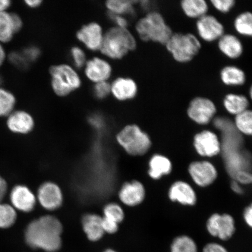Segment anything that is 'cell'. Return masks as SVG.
I'll use <instances>...</instances> for the list:
<instances>
[{"mask_svg":"<svg viewBox=\"0 0 252 252\" xmlns=\"http://www.w3.org/2000/svg\"><path fill=\"white\" fill-rule=\"evenodd\" d=\"M120 200L126 206H135L141 204L146 196V190L141 182L134 181L126 183L119 191Z\"/></svg>","mask_w":252,"mask_h":252,"instance_id":"cell-17","label":"cell"},{"mask_svg":"<svg viewBox=\"0 0 252 252\" xmlns=\"http://www.w3.org/2000/svg\"><path fill=\"white\" fill-rule=\"evenodd\" d=\"M8 130L14 134L25 135L32 131L34 120L29 112L24 110H14L7 118Z\"/></svg>","mask_w":252,"mask_h":252,"instance_id":"cell-14","label":"cell"},{"mask_svg":"<svg viewBox=\"0 0 252 252\" xmlns=\"http://www.w3.org/2000/svg\"><path fill=\"white\" fill-rule=\"evenodd\" d=\"M220 78L226 86H239L245 83L246 75L240 68L234 65H228L220 71Z\"/></svg>","mask_w":252,"mask_h":252,"instance_id":"cell-24","label":"cell"},{"mask_svg":"<svg viewBox=\"0 0 252 252\" xmlns=\"http://www.w3.org/2000/svg\"><path fill=\"white\" fill-rule=\"evenodd\" d=\"M2 78H1V76H0V86H1V84L2 83Z\"/></svg>","mask_w":252,"mask_h":252,"instance_id":"cell-52","label":"cell"},{"mask_svg":"<svg viewBox=\"0 0 252 252\" xmlns=\"http://www.w3.org/2000/svg\"><path fill=\"white\" fill-rule=\"evenodd\" d=\"M50 74L53 90L59 96H67L81 86L80 77L70 65H53L50 69Z\"/></svg>","mask_w":252,"mask_h":252,"instance_id":"cell-6","label":"cell"},{"mask_svg":"<svg viewBox=\"0 0 252 252\" xmlns=\"http://www.w3.org/2000/svg\"><path fill=\"white\" fill-rule=\"evenodd\" d=\"M206 228L214 237L223 241H228L235 234V220L228 214H213L207 220Z\"/></svg>","mask_w":252,"mask_h":252,"instance_id":"cell-8","label":"cell"},{"mask_svg":"<svg viewBox=\"0 0 252 252\" xmlns=\"http://www.w3.org/2000/svg\"><path fill=\"white\" fill-rule=\"evenodd\" d=\"M149 168V174L150 177L158 180L163 176L168 175L171 172L172 164L168 158L156 154L151 158Z\"/></svg>","mask_w":252,"mask_h":252,"instance_id":"cell-22","label":"cell"},{"mask_svg":"<svg viewBox=\"0 0 252 252\" xmlns=\"http://www.w3.org/2000/svg\"><path fill=\"white\" fill-rule=\"evenodd\" d=\"M25 3L28 7L34 8L38 7L42 4V1L40 0H27L25 1Z\"/></svg>","mask_w":252,"mask_h":252,"instance_id":"cell-48","label":"cell"},{"mask_svg":"<svg viewBox=\"0 0 252 252\" xmlns=\"http://www.w3.org/2000/svg\"><path fill=\"white\" fill-rule=\"evenodd\" d=\"M223 105L230 114L236 116L248 109L250 102L243 94H228L223 99Z\"/></svg>","mask_w":252,"mask_h":252,"instance_id":"cell-23","label":"cell"},{"mask_svg":"<svg viewBox=\"0 0 252 252\" xmlns=\"http://www.w3.org/2000/svg\"><path fill=\"white\" fill-rule=\"evenodd\" d=\"M181 7L188 17L193 19L203 17L209 10V5L204 0H183Z\"/></svg>","mask_w":252,"mask_h":252,"instance_id":"cell-25","label":"cell"},{"mask_svg":"<svg viewBox=\"0 0 252 252\" xmlns=\"http://www.w3.org/2000/svg\"><path fill=\"white\" fill-rule=\"evenodd\" d=\"M231 188L232 191L237 194H242L244 193V189H242L241 185L235 180L232 182Z\"/></svg>","mask_w":252,"mask_h":252,"instance_id":"cell-46","label":"cell"},{"mask_svg":"<svg viewBox=\"0 0 252 252\" xmlns=\"http://www.w3.org/2000/svg\"><path fill=\"white\" fill-rule=\"evenodd\" d=\"M203 252H228L222 245L215 242L207 244L203 248Z\"/></svg>","mask_w":252,"mask_h":252,"instance_id":"cell-42","label":"cell"},{"mask_svg":"<svg viewBox=\"0 0 252 252\" xmlns=\"http://www.w3.org/2000/svg\"><path fill=\"white\" fill-rule=\"evenodd\" d=\"M140 38L145 42L165 45L172 35V31L161 14L151 11L140 19L135 26Z\"/></svg>","mask_w":252,"mask_h":252,"instance_id":"cell-3","label":"cell"},{"mask_svg":"<svg viewBox=\"0 0 252 252\" xmlns=\"http://www.w3.org/2000/svg\"><path fill=\"white\" fill-rule=\"evenodd\" d=\"M25 58L29 63L37 61L40 55V50L36 46H30L22 52Z\"/></svg>","mask_w":252,"mask_h":252,"instance_id":"cell-38","label":"cell"},{"mask_svg":"<svg viewBox=\"0 0 252 252\" xmlns=\"http://www.w3.org/2000/svg\"><path fill=\"white\" fill-rule=\"evenodd\" d=\"M171 252H198V248L196 242L190 236L181 235L173 239Z\"/></svg>","mask_w":252,"mask_h":252,"instance_id":"cell-30","label":"cell"},{"mask_svg":"<svg viewBox=\"0 0 252 252\" xmlns=\"http://www.w3.org/2000/svg\"><path fill=\"white\" fill-rule=\"evenodd\" d=\"M250 95L251 97V99L252 100V86H251L250 90Z\"/></svg>","mask_w":252,"mask_h":252,"instance_id":"cell-51","label":"cell"},{"mask_svg":"<svg viewBox=\"0 0 252 252\" xmlns=\"http://www.w3.org/2000/svg\"><path fill=\"white\" fill-rule=\"evenodd\" d=\"M8 184L5 179L0 175V202L2 201L8 192Z\"/></svg>","mask_w":252,"mask_h":252,"instance_id":"cell-44","label":"cell"},{"mask_svg":"<svg viewBox=\"0 0 252 252\" xmlns=\"http://www.w3.org/2000/svg\"><path fill=\"white\" fill-rule=\"evenodd\" d=\"M217 113V108L213 100L207 97H194L189 104L188 116L198 125H206L212 121Z\"/></svg>","mask_w":252,"mask_h":252,"instance_id":"cell-7","label":"cell"},{"mask_svg":"<svg viewBox=\"0 0 252 252\" xmlns=\"http://www.w3.org/2000/svg\"><path fill=\"white\" fill-rule=\"evenodd\" d=\"M117 141L126 152L134 156L144 155L151 146L149 135L135 125L123 128L117 135Z\"/></svg>","mask_w":252,"mask_h":252,"instance_id":"cell-5","label":"cell"},{"mask_svg":"<svg viewBox=\"0 0 252 252\" xmlns=\"http://www.w3.org/2000/svg\"><path fill=\"white\" fill-rule=\"evenodd\" d=\"M17 99L11 91L0 87V118H7L14 111Z\"/></svg>","mask_w":252,"mask_h":252,"instance_id":"cell-28","label":"cell"},{"mask_svg":"<svg viewBox=\"0 0 252 252\" xmlns=\"http://www.w3.org/2000/svg\"><path fill=\"white\" fill-rule=\"evenodd\" d=\"M17 212L10 204L0 202V229H7L14 226L17 220Z\"/></svg>","mask_w":252,"mask_h":252,"instance_id":"cell-27","label":"cell"},{"mask_svg":"<svg viewBox=\"0 0 252 252\" xmlns=\"http://www.w3.org/2000/svg\"><path fill=\"white\" fill-rule=\"evenodd\" d=\"M169 199L184 206H194L197 202L196 192L187 182L179 181L172 185L168 192Z\"/></svg>","mask_w":252,"mask_h":252,"instance_id":"cell-16","label":"cell"},{"mask_svg":"<svg viewBox=\"0 0 252 252\" xmlns=\"http://www.w3.org/2000/svg\"><path fill=\"white\" fill-rule=\"evenodd\" d=\"M15 33L11 13L7 11L0 12V43L10 42Z\"/></svg>","mask_w":252,"mask_h":252,"instance_id":"cell-26","label":"cell"},{"mask_svg":"<svg viewBox=\"0 0 252 252\" xmlns=\"http://www.w3.org/2000/svg\"><path fill=\"white\" fill-rule=\"evenodd\" d=\"M82 225L85 234L91 241H98L105 234L102 226V217L97 214H88L84 216Z\"/></svg>","mask_w":252,"mask_h":252,"instance_id":"cell-20","label":"cell"},{"mask_svg":"<svg viewBox=\"0 0 252 252\" xmlns=\"http://www.w3.org/2000/svg\"><path fill=\"white\" fill-rule=\"evenodd\" d=\"M193 145L198 155L204 157L219 155L222 149L219 137L210 130H204L195 135Z\"/></svg>","mask_w":252,"mask_h":252,"instance_id":"cell-11","label":"cell"},{"mask_svg":"<svg viewBox=\"0 0 252 252\" xmlns=\"http://www.w3.org/2000/svg\"><path fill=\"white\" fill-rule=\"evenodd\" d=\"M133 1H114L110 0L106 3V7L112 13L123 15L134 14V3Z\"/></svg>","mask_w":252,"mask_h":252,"instance_id":"cell-32","label":"cell"},{"mask_svg":"<svg viewBox=\"0 0 252 252\" xmlns=\"http://www.w3.org/2000/svg\"><path fill=\"white\" fill-rule=\"evenodd\" d=\"M243 216L245 222L252 229V203L246 208Z\"/></svg>","mask_w":252,"mask_h":252,"instance_id":"cell-45","label":"cell"},{"mask_svg":"<svg viewBox=\"0 0 252 252\" xmlns=\"http://www.w3.org/2000/svg\"><path fill=\"white\" fill-rule=\"evenodd\" d=\"M9 201L14 209L24 213L32 212L37 203L36 195L27 186L18 184L11 189Z\"/></svg>","mask_w":252,"mask_h":252,"instance_id":"cell-9","label":"cell"},{"mask_svg":"<svg viewBox=\"0 0 252 252\" xmlns=\"http://www.w3.org/2000/svg\"><path fill=\"white\" fill-rule=\"evenodd\" d=\"M235 127L241 134L252 136V110L247 109L235 116Z\"/></svg>","mask_w":252,"mask_h":252,"instance_id":"cell-31","label":"cell"},{"mask_svg":"<svg viewBox=\"0 0 252 252\" xmlns=\"http://www.w3.org/2000/svg\"><path fill=\"white\" fill-rule=\"evenodd\" d=\"M218 47L223 55L231 59L239 58L244 52L241 41L232 34H223L219 39Z\"/></svg>","mask_w":252,"mask_h":252,"instance_id":"cell-21","label":"cell"},{"mask_svg":"<svg viewBox=\"0 0 252 252\" xmlns=\"http://www.w3.org/2000/svg\"><path fill=\"white\" fill-rule=\"evenodd\" d=\"M188 171L192 180L200 187H209L218 176L216 166L207 160L191 162L189 166Z\"/></svg>","mask_w":252,"mask_h":252,"instance_id":"cell-12","label":"cell"},{"mask_svg":"<svg viewBox=\"0 0 252 252\" xmlns=\"http://www.w3.org/2000/svg\"><path fill=\"white\" fill-rule=\"evenodd\" d=\"M71 55L74 64L78 68L83 67L86 62V54L78 47H74L71 50Z\"/></svg>","mask_w":252,"mask_h":252,"instance_id":"cell-35","label":"cell"},{"mask_svg":"<svg viewBox=\"0 0 252 252\" xmlns=\"http://www.w3.org/2000/svg\"><path fill=\"white\" fill-rule=\"evenodd\" d=\"M37 201L44 209L54 211L61 207L63 195L61 188L52 182H46L37 190Z\"/></svg>","mask_w":252,"mask_h":252,"instance_id":"cell-10","label":"cell"},{"mask_svg":"<svg viewBox=\"0 0 252 252\" xmlns=\"http://www.w3.org/2000/svg\"><path fill=\"white\" fill-rule=\"evenodd\" d=\"M103 252H116L115 250H112V249H108V250H106L105 251H104Z\"/></svg>","mask_w":252,"mask_h":252,"instance_id":"cell-50","label":"cell"},{"mask_svg":"<svg viewBox=\"0 0 252 252\" xmlns=\"http://www.w3.org/2000/svg\"><path fill=\"white\" fill-rule=\"evenodd\" d=\"M109 18L113 23H115L118 27L126 28L127 26L128 21L126 18L123 17L122 15H117L109 12Z\"/></svg>","mask_w":252,"mask_h":252,"instance_id":"cell-41","label":"cell"},{"mask_svg":"<svg viewBox=\"0 0 252 252\" xmlns=\"http://www.w3.org/2000/svg\"><path fill=\"white\" fill-rule=\"evenodd\" d=\"M63 225L59 219L50 215L32 220L24 232L25 243L33 250L56 252L62 246Z\"/></svg>","mask_w":252,"mask_h":252,"instance_id":"cell-1","label":"cell"},{"mask_svg":"<svg viewBox=\"0 0 252 252\" xmlns=\"http://www.w3.org/2000/svg\"><path fill=\"white\" fill-rule=\"evenodd\" d=\"M137 86L131 78H119L111 85V92L115 98L121 101L134 98L137 93Z\"/></svg>","mask_w":252,"mask_h":252,"instance_id":"cell-19","label":"cell"},{"mask_svg":"<svg viewBox=\"0 0 252 252\" xmlns=\"http://www.w3.org/2000/svg\"><path fill=\"white\" fill-rule=\"evenodd\" d=\"M103 217L119 223L124 220L125 213L121 206L116 203L106 205L103 209Z\"/></svg>","mask_w":252,"mask_h":252,"instance_id":"cell-33","label":"cell"},{"mask_svg":"<svg viewBox=\"0 0 252 252\" xmlns=\"http://www.w3.org/2000/svg\"><path fill=\"white\" fill-rule=\"evenodd\" d=\"M212 5L217 11L222 13H227L234 7V0H212Z\"/></svg>","mask_w":252,"mask_h":252,"instance_id":"cell-36","label":"cell"},{"mask_svg":"<svg viewBox=\"0 0 252 252\" xmlns=\"http://www.w3.org/2000/svg\"><path fill=\"white\" fill-rule=\"evenodd\" d=\"M110 92H111V86L106 81L96 83L94 88V96L99 99L106 98Z\"/></svg>","mask_w":252,"mask_h":252,"instance_id":"cell-34","label":"cell"},{"mask_svg":"<svg viewBox=\"0 0 252 252\" xmlns=\"http://www.w3.org/2000/svg\"><path fill=\"white\" fill-rule=\"evenodd\" d=\"M11 5V1L9 0H0V12L7 11Z\"/></svg>","mask_w":252,"mask_h":252,"instance_id":"cell-47","label":"cell"},{"mask_svg":"<svg viewBox=\"0 0 252 252\" xmlns=\"http://www.w3.org/2000/svg\"><path fill=\"white\" fill-rule=\"evenodd\" d=\"M102 226L104 232L109 234H115L119 229V223L102 217Z\"/></svg>","mask_w":252,"mask_h":252,"instance_id":"cell-40","label":"cell"},{"mask_svg":"<svg viewBox=\"0 0 252 252\" xmlns=\"http://www.w3.org/2000/svg\"><path fill=\"white\" fill-rule=\"evenodd\" d=\"M103 36L102 27L95 23L84 25L77 33V39L92 51L100 50Z\"/></svg>","mask_w":252,"mask_h":252,"instance_id":"cell-15","label":"cell"},{"mask_svg":"<svg viewBox=\"0 0 252 252\" xmlns=\"http://www.w3.org/2000/svg\"><path fill=\"white\" fill-rule=\"evenodd\" d=\"M165 45L173 59L180 63L191 61L201 47L199 39L192 33H173Z\"/></svg>","mask_w":252,"mask_h":252,"instance_id":"cell-4","label":"cell"},{"mask_svg":"<svg viewBox=\"0 0 252 252\" xmlns=\"http://www.w3.org/2000/svg\"><path fill=\"white\" fill-rule=\"evenodd\" d=\"M6 58H7V55H6L5 50L2 45V43H0V67L4 63Z\"/></svg>","mask_w":252,"mask_h":252,"instance_id":"cell-49","label":"cell"},{"mask_svg":"<svg viewBox=\"0 0 252 252\" xmlns=\"http://www.w3.org/2000/svg\"><path fill=\"white\" fill-rule=\"evenodd\" d=\"M235 30L242 36L252 37V12L246 11L236 17Z\"/></svg>","mask_w":252,"mask_h":252,"instance_id":"cell-29","label":"cell"},{"mask_svg":"<svg viewBox=\"0 0 252 252\" xmlns=\"http://www.w3.org/2000/svg\"><path fill=\"white\" fill-rule=\"evenodd\" d=\"M196 29L198 35L207 42L219 40L224 34V27L214 16L205 15L198 19Z\"/></svg>","mask_w":252,"mask_h":252,"instance_id":"cell-13","label":"cell"},{"mask_svg":"<svg viewBox=\"0 0 252 252\" xmlns=\"http://www.w3.org/2000/svg\"><path fill=\"white\" fill-rule=\"evenodd\" d=\"M12 22H13L14 28L15 33L18 32L23 27V21L20 16L17 14L11 13Z\"/></svg>","mask_w":252,"mask_h":252,"instance_id":"cell-43","label":"cell"},{"mask_svg":"<svg viewBox=\"0 0 252 252\" xmlns=\"http://www.w3.org/2000/svg\"><path fill=\"white\" fill-rule=\"evenodd\" d=\"M234 178L241 185L252 184V172L247 170H242L236 173Z\"/></svg>","mask_w":252,"mask_h":252,"instance_id":"cell-39","label":"cell"},{"mask_svg":"<svg viewBox=\"0 0 252 252\" xmlns=\"http://www.w3.org/2000/svg\"><path fill=\"white\" fill-rule=\"evenodd\" d=\"M112 71L111 66L109 63L98 58H94L88 61L85 69V73L88 78L95 83L108 80Z\"/></svg>","mask_w":252,"mask_h":252,"instance_id":"cell-18","label":"cell"},{"mask_svg":"<svg viewBox=\"0 0 252 252\" xmlns=\"http://www.w3.org/2000/svg\"><path fill=\"white\" fill-rule=\"evenodd\" d=\"M9 61L13 64L15 66L20 68H25L28 67L30 63H28L25 58L23 53L14 52L11 53L10 56H9Z\"/></svg>","mask_w":252,"mask_h":252,"instance_id":"cell-37","label":"cell"},{"mask_svg":"<svg viewBox=\"0 0 252 252\" xmlns=\"http://www.w3.org/2000/svg\"><path fill=\"white\" fill-rule=\"evenodd\" d=\"M136 41L127 28H110L103 36L100 51L112 59H121L135 49Z\"/></svg>","mask_w":252,"mask_h":252,"instance_id":"cell-2","label":"cell"}]
</instances>
